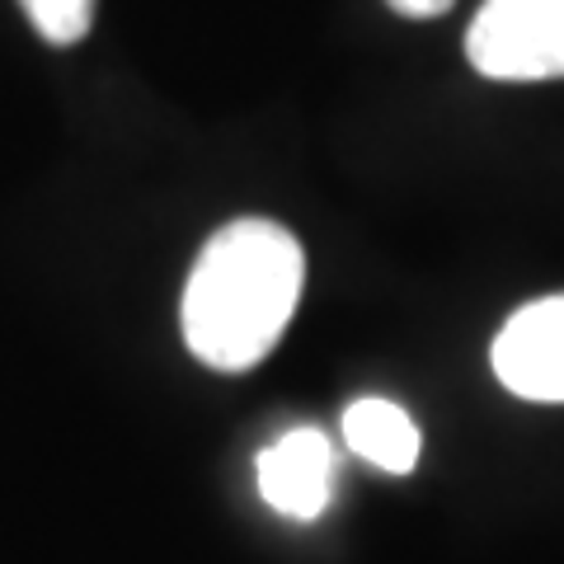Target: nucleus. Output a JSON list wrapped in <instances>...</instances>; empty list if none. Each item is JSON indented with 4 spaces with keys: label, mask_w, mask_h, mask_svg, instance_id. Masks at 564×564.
<instances>
[{
    "label": "nucleus",
    "mask_w": 564,
    "mask_h": 564,
    "mask_svg": "<svg viewBox=\"0 0 564 564\" xmlns=\"http://www.w3.org/2000/svg\"><path fill=\"white\" fill-rule=\"evenodd\" d=\"M306 288V250L269 217H236L184 282V344L212 372H250L278 348Z\"/></svg>",
    "instance_id": "nucleus-1"
},
{
    "label": "nucleus",
    "mask_w": 564,
    "mask_h": 564,
    "mask_svg": "<svg viewBox=\"0 0 564 564\" xmlns=\"http://www.w3.org/2000/svg\"><path fill=\"white\" fill-rule=\"evenodd\" d=\"M466 57L489 80H564V0H485Z\"/></svg>",
    "instance_id": "nucleus-2"
},
{
    "label": "nucleus",
    "mask_w": 564,
    "mask_h": 564,
    "mask_svg": "<svg viewBox=\"0 0 564 564\" xmlns=\"http://www.w3.org/2000/svg\"><path fill=\"white\" fill-rule=\"evenodd\" d=\"M494 377L536 404H564V292L508 315L489 348Z\"/></svg>",
    "instance_id": "nucleus-3"
},
{
    "label": "nucleus",
    "mask_w": 564,
    "mask_h": 564,
    "mask_svg": "<svg viewBox=\"0 0 564 564\" xmlns=\"http://www.w3.org/2000/svg\"><path fill=\"white\" fill-rule=\"evenodd\" d=\"M259 494L273 513L292 522H311L325 513L334 489V447L321 429H292L254 462Z\"/></svg>",
    "instance_id": "nucleus-4"
},
{
    "label": "nucleus",
    "mask_w": 564,
    "mask_h": 564,
    "mask_svg": "<svg viewBox=\"0 0 564 564\" xmlns=\"http://www.w3.org/2000/svg\"><path fill=\"white\" fill-rule=\"evenodd\" d=\"M344 443L386 475H410L419 466V429L391 400H352L344 410Z\"/></svg>",
    "instance_id": "nucleus-5"
},
{
    "label": "nucleus",
    "mask_w": 564,
    "mask_h": 564,
    "mask_svg": "<svg viewBox=\"0 0 564 564\" xmlns=\"http://www.w3.org/2000/svg\"><path fill=\"white\" fill-rule=\"evenodd\" d=\"M29 24L43 33L52 47H70L80 43L95 24V0H20Z\"/></svg>",
    "instance_id": "nucleus-6"
},
{
    "label": "nucleus",
    "mask_w": 564,
    "mask_h": 564,
    "mask_svg": "<svg viewBox=\"0 0 564 564\" xmlns=\"http://www.w3.org/2000/svg\"><path fill=\"white\" fill-rule=\"evenodd\" d=\"M395 14H404V20H437V14L452 10V0H386Z\"/></svg>",
    "instance_id": "nucleus-7"
}]
</instances>
